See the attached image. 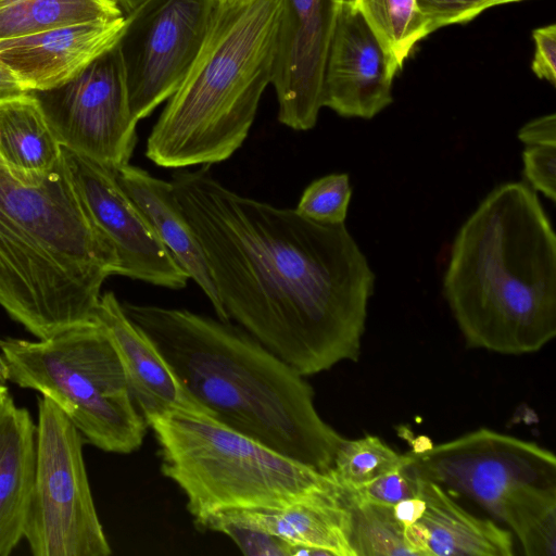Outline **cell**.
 <instances>
[{
    "instance_id": "cell-1",
    "label": "cell",
    "mask_w": 556,
    "mask_h": 556,
    "mask_svg": "<svg viewBox=\"0 0 556 556\" xmlns=\"http://www.w3.org/2000/svg\"><path fill=\"white\" fill-rule=\"evenodd\" d=\"M172 178L229 319L302 376L358 359L375 274L344 223L238 194L206 167Z\"/></svg>"
},
{
    "instance_id": "cell-2",
    "label": "cell",
    "mask_w": 556,
    "mask_h": 556,
    "mask_svg": "<svg viewBox=\"0 0 556 556\" xmlns=\"http://www.w3.org/2000/svg\"><path fill=\"white\" fill-rule=\"evenodd\" d=\"M188 395L216 421L329 472L345 441L323 420L293 367L230 321L188 309L122 304Z\"/></svg>"
},
{
    "instance_id": "cell-3",
    "label": "cell",
    "mask_w": 556,
    "mask_h": 556,
    "mask_svg": "<svg viewBox=\"0 0 556 556\" xmlns=\"http://www.w3.org/2000/svg\"><path fill=\"white\" fill-rule=\"evenodd\" d=\"M443 295L469 348L520 355L556 336V236L525 181L492 189L457 231Z\"/></svg>"
},
{
    "instance_id": "cell-4",
    "label": "cell",
    "mask_w": 556,
    "mask_h": 556,
    "mask_svg": "<svg viewBox=\"0 0 556 556\" xmlns=\"http://www.w3.org/2000/svg\"><path fill=\"white\" fill-rule=\"evenodd\" d=\"M116 251L94 223L62 150L37 180L0 159V305L39 340L93 319Z\"/></svg>"
},
{
    "instance_id": "cell-5",
    "label": "cell",
    "mask_w": 556,
    "mask_h": 556,
    "mask_svg": "<svg viewBox=\"0 0 556 556\" xmlns=\"http://www.w3.org/2000/svg\"><path fill=\"white\" fill-rule=\"evenodd\" d=\"M282 8L283 0L214 3L199 53L148 137L150 161L207 166L242 146L271 84Z\"/></svg>"
},
{
    "instance_id": "cell-6",
    "label": "cell",
    "mask_w": 556,
    "mask_h": 556,
    "mask_svg": "<svg viewBox=\"0 0 556 556\" xmlns=\"http://www.w3.org/2000/svg\"><path fill=\"white\" fill-rule=\"evenodd\" d=\"M160 448L161 470L187 497L199 527L230 509L279 508L308 494L341 490L318 471L216 421L173 410L147 421Z\"/></svg>"
},
{
    "instance_id": "cell-7",
    "label": "cell",
    "mask_w": 556,
    "mask_h": 556,
    "mask_svg": "<svg viewBox=\"0 0 556 556\" xmlns=\"http://www.w3.org/2000/svg\"><path fill=\"white\" fill-rule=\"evenodd\" d=\"M8 381L52 400L104 452L138 450L148 425L138 412L118 350L94 318L48 339L0 340Z\"/></svg>"
},
{
    "instance_id": "cell-8",
    "label": "cell",
    "mask_w": 556,
    "mask_h": 556,
    "mask_svg": "<svg viewBox=\"0 0 556 556\" xmlns=\"http://www.w3.org/2000/svg\"><path fill=\"white\" fill-rule=\"evenodd\" d=\"M35 556H108L83 456V435L49 397L38 400L36 475L24 530Z\"/></svg>"
},
{
    "instance_id": "cell-9",
    "label": "cell",
    "mask_w": 556,
    "mask_h": 556,
    "mask_svg": "<svg viewBox=\"0 0 556 556\" xmlns=\"http://www.w3.org/2000/svg\"><path fill=\"white\" fill-rule=\"evenodd\" d=\"M118 42L65 85L33 92L63 148L111 168L128 164L137 143Z\"/></svg>"
},
{
    "instance_id": "cell-10",
    "label": "cell",
    "mask_w": 556,
    "mask_h": 556,
    "mask_svg": "<svg viewBox=\"0 0 556 556\" xmlns=\"http://www.w3.org/2000/svg\"><path fill=\"white\" fill-rule=\"evenodd\" d=\"M404 456L415 475L465 495L497 519L511 490L556 485V458L551 451L486 428Z\"/></svg>"
},
{
    "instance_id": "cell-11",
    "label": "cell",
    "mask_w": 556,
    "mask_h": 556,
    "mask_svg": "<svg viewBox=\"0 0 556 556\" xmlns=\"http://www.w3.org/2000/svg\"><path fill=\"white\" fill-rule=\"evenodd\" d=\"M212 0H148L126 15L119 40L130 112L148 117L176 91L205 37Z\"/></svg>"
},
{
    "instance_id": "cell-12",
    "label": "cell",
    "mask_w": 556,
    "mask_h": 556,
    "mask_svg": "<svg viewBox=\"0 0 556 556\" xmlns=\"http://www.w3.org/2000/svg\"><path fill=\"white\" fill-rule=\"evenodd\" d=\"M62 150L90 215L116 251L117 275L174 290L185 288L189 276L122 189L114 168Z\"/></svg>"
},
{
    "instance_id": "cell-13",
    "label": "cell",
    "mask_w": 556,
    "mask_h": 556,
    "mask_svg": "<svg viewBox=\"0 0 556 556\" xmlns=\"http://www.w3.org/2000/svg\"><path fill=\"white\" fill-rule=\"evenodd\" d=\"M346 0H283L271 85L278 121L294 130L312 129L323 108L326 61Z\"/></svg>"
},
{
    "instance_id": "cell-14",
    "label": "cell",
    "mask_w": 556,
    "mask_h": 556,
    "mask_svg": "<svg viewBox=\"0 0 556 556\" xmlns=\"http://www.w3.org/2000/svg\"><path fill=\"white\" fill-rule=\"evenodd\" d=\"M397 71L364 17L346 0L326 61L323 108L343 117L372 118L393 102Z\"/></svg>"
},
{
    "instance_id": "cell-15",
    "label": "cell",
    "mask_w": 556,
    "mask_h": 556,
    "mask_svg": "<svg viewBox=\"0 0 556 556\" xmlns=\"http://www.w3.org/2000/svg\"><path fill=\"white\" fill-rule=\"evenodd\" d=\"M127 26L126 15L0 39V61L26 92L56 89L113 48Z\"/></svg>"
},
{
    "instance_id": "cell-16",
    "label": "cell",
    "mask_w": 556,
    "mask_h": 556,
    "mask_svg": "<svg viewBox=\"0 0 556 556\" xmlns=\"http://www.w3.org/2000/svg\"><path fill=\"white\" fill-rule=\"evenodd\" d=\"M231 522L273 534L291 545L317 548L328 556H355L352 513L342 490L308 494L279 508L230 509L207 517L199 527Z\"/></svg>"
},
{
    "instance_id": "cell-17",
    "label": "cell",
    "mask_w": 556,
    "mask_h": 556,
    "mask_svg": "<svg viewBox=\"0 0 556 556\" xmlns=\"http://www.w3.org/2000/svg\"><path fill=\"white\" fill-rule=\"evenodd\" d=\"M93 318L115 342L134 403L146 422L177 409L205 414L180 386L150 339L128 318L113 292L101 294Z\"/></svg>"
},
{
    "instance_id": "cell-18",
    "label": "cell",
    "mask_w": 556,
    "mask_h": 556,
    "mask_svg": "<svg viewBox=\"0 0 556 556\" xmlns=\"http://www.w3.org/2000/svg\"><path fill=\"white\" fill-rule=\"evenodd\" d=\"M116 180L141 211L157 238L211 301L223 321H230L219 300L201 244L187 220L172 181L150 175L129 163L114 168Z\"/></svg>"
},
{
    "instance_id": "cell-19",
    "label": "cell",
    "mask_w": 556,
    "mask_h": 556,
    "mask_svg": "<svg viewBox=\"0 0 556 556\" xmlns=\"http://www.w3.org/2000/svg\"><path fill=\"white\" fill-rule=\"evenodd\" d=\"M37 426L11 394L0 396V556L24 538L36 475Z\"/></svg>"
},
{
    "instance_id": "cell-20",
    "label": "cell",
    "mask_w": 556,
    "mask_h": 556,
    "mask_svg": "<svg viewBox=\"0 0 556 556\" xmlns=\"http://www.w3.org/2000/svg\"><path fill=\"white\" fill-rule=\"evenodd\" d=\"M418 496L426 503L419 521L429 532L430 556H511L514 554L509 531L491 520L470 514L457 504L444 488L418 477Z\"/></svg>"
},
{
    "instance_id": "cell-21",
    "label": "cell",
    "mask_w": 556,
    "mask_h": 556,
    "mask_svg": "<svg viewBox=\"0 0 556 556\" xmlns=\"http://www.w3.org/2000/svg\"><path fill=\"white\" fill-rule=\"evenodd\" d=\"M62 157V146L33 92L0 101V159L18 177L37 180Z\"/></svg>"
},
{
    "instance_id": "cell-22",
    "label": "cell",
    "mask_w": 556,
    "mask_h": 556,
    "mask_svg": "<svg viewBox=\"0 0 556 556\" xmlns=\"http://www.w3.org/2000/svg\"><path fill=\"white\" fill-rule=\"evenodd\" d=\"M124 15L115 0H0V39Z\"/></svg>"
},
{
    "instance_id": "cell-23",
    "label": "cell",
    "mask_w": 556,
    "mask_h": 556,
    "mask_svg": "<svg viewBox=\"0 0 556 556\" xmlns=\"http://www.w3.org/2000/svg\"><path fill=\"white\" fill-rule=\"evenodd\" d=\"M500 520L510 527L527 556L556 555V485L511 490L503 498Z\"/></svg>"
},
{
    "instance_id": "cell-24",
    "label": "cell",
    "mask_w": 556,
    "mask_h": 556,
    "mask_svg": "<svg viewBox=\"0 0 556 556\" xmlns=\"http://www.w3.org/2000/svg\"><path fill=\"white\" fill-rule=\"evenodd\" d=\"M399 70L430 35L416 0H350Z\"/></svg>"
},
{
    "instance_id": "cell-25",
    "label": "cell",
    "mask_w": 556,
    "mask_h": 556,
    "mask_svg": "<svg viewBox=\"0 0 556 556\" xmlns=\"http://www.w3.org/2000/svg\"><path fill=\"white\" fill-rule=\"evenodd\" d=\"M405 464L399 454L376 435L348 440L338 450L329 473L342 491L364 485Z\"/></svg>"
},
{
    "instance_id": "cell-26",
    "label": "cell",
    "mask_w": 556,
    "mask_h": 556,
    "mask_svg": "<svg viewBox=\"0 0 556 556\" xmlns=\"http://www.w3.org/2000/svg\"><path fill=\"white\" fill-rule=\"evenodd\" d=\"M352 513V548L355 556H413L392 506L346 503Z\"/></svg>"
},
{
    "instance_id": "cell-27",
    "label": "cell",
    "mask_w": 556,
    "mask_h": 556,
    "mask_svg": "<svg viewBox=\"0 0 556 556\" xmlns=\"http://www.w3.org/2000/svg\"><path fill=\"white\" fill-rule=\"evenodd\" d=\"M352 188L345 173L330 174L309 184L303 191L296 211L314 222L327 225L345 220Z\"/></svg>"
},
{
    "instance_id": "cell-28",
    "label": "cell",
    "mask_w": 556,
    "mask_h": 556,
    "mask_svg": "<svg viewBox=\"0 0 556 556\" xmlns=\"http://www.w3.org/2000/svg\"><path fill=\"white\" fill-rule=\"evenodd\" d=\"M405 457V456H404ZM346 503L393 506L418 496V477L405 464L355 489L342 491Z\"/></svg>"
},
{
    "instance_id": "cell-29",
    "label": "cell",
    "mask_w": 556,
    "mask_h": 556,
    "mask_svg": "<svg viewBox=\"0 0 556 556\" xmlns=\"http://www.w3.org/2000/svg\"><path fill=\"white\" fill-rule=\"evenodd\" d=\"M429 33L453 24L467 23L484 10L492 8L493 0H416Z\"/></svg>"
},
{
    "instance_id": "cell-30",
    "label": "cell",
    "mask_w": 556,
    "mask_h": 556,
    "mask_svg": "<svg viewBox=\"0 0 556 556\" xmlns=\"http://www.w3.org/2000/svg\"><path fill=\"white\" fill-rule=\"evenodd\" d=\"M523 177L534 190L555 202L556 198V146L526 144L522 152Z\"/></svg>"
},
{
    "instance_id": "cell-31",
    "label": "cell",
    "mask_w": 556,
    "mask_h": 556,
    "mask_svg": "<svg viewBox=\"0 0 556 556\" xmlns=\"http://www.w3.org/2000/svg\"><path fill=\"white\" fill-rule=\"evenodd\" d=\"M207 530L229 536L249 556H289V544L267 532L231 522H216Z\"/></svg>"
},
{
    "instance_id": "cell-32",
    "label": "cell",
    "mask_w": 556,
    "mask_h": 556,
    "mask_svg": "<svg viewBox=\"0 0 556 556\" xmlns=\"http://www.w3.org/2000/svg\"><path fill=\"white\" fill-rule=\"evenodd\" d=\"M534 54L531 70L539 79L556 85V25H545L532 31Z\"/></svg>"
},
{
    "instance_id": "cell-33",
    "label": "cell",
    "mask_w": 556,
    "mask_h": 556,
    "mask_svg": "<svg viewBox=\"0 0 556 556\" xmlns=\"http://www.w3.org/2000/svg\"><path fill=\"white\" fill-rule=\"evenodd\" d=\"M517 137L525 144L556 146L555 113L542 115L529 121L518 130Z\"/></svg>"
},
{
    "instance_id": "cell-34",
    "label": "cell",
    "mask_w": 556,
    "mask_h": 556,
    "mask_svg": "<svg viewBox=\"0 0 556 556\" xmlns=\"http://www.w3.org/2000/svg\"><path fill=\"white\" fill-rule=\"evenodd\" d=\"M404 542L413 556H430L428 549L429 532L419 520L405 526L403 529Z\"/></svg>"
},
{
    "instance_id": "cell-35",
    "label": "cell",
    "mask_w": 556,
    "mask_h": 556,
    "mask_svg": "<svg viewBox=\"0 0 556 556\" xmlns=\"http://www.w3.org/2000/svg\"><path fill=\"white\" fill-rule=\"evenodd\" d=\"M426 503L420 496L402 500L392 506L393 514L403 527L418 521L425 511Z\"/></svg>"
},
{
    "instance_id": "cell-36",
    "label": "cell",
    "mask_w": 556,
    "mask_h": 556,
    "mask_svg": "<svg viewBox=\"0 0 556 556\" xmlns=\"http://www.w3.org/2000/svg\"><path fill=\"white\" fill-rule=\"evenodd\" d=\"M26 93L15 75L0 61V101Z\"/></svg>"
},
{
    "instance_id": "cell-37",
    "label": "cell",
    "mask_w": 556,
    "mask_h": 556,
    "mask_svg": "<svg viewBox=\"0 0 556 556\" xmlns=\"http://www.w3.org/2000/svg\"><path fill=\"white\" fill-rule=\"evenodd\" d=\"M125 15L131 14L148 0H115Z\"/></svg>"
},
{
    "instance_id": "cell-38",
    "label": "cell",
    "mask_w": 556,
    "mask_h": 556,
    "mask_svg": "<svg viewBox=\"0 0 556 556\" xmlns=\"http://www.w3.org/2000/svg\"><path fill=\"white\" fill-rule=\"evenodd\" d=\"M8 382V370L2 355L0 354V383L5 384Z\"/></svg>"
},
{
    "instance_id": "cell-39",
    "label": "cell",
    "mask_w": 556,
    "mask_h": 556,
    "mask_svg": "<svg viewBox=\"0 0 556 556\" xmlns=\"http://www.w3.org/2000/svg\"><path fill=\"white\" fill-rule=\"evenodd\" d=\"M522 0H493L492 8L501 4L511 3V2H518Z\"/></svg>"
},
{
    "instance_id": "cell-40",
    "label": "cell",
    "mask_w": 556,
    "mask_h": 556,
    "mask_svg": "<svg viewBox=\"0 0 556 556\" xmlns=\"http://www.w3.org/2000/svg\"><path fill=\"white\" fill-rule=\"evenodd\" d=\"M5 392H8L7 386L0 383V396H2Z\"/></svg>"
},
{
    "instance_id": "cell-41",
    "label": "cell",
    "mask_w": 556,
    "mask_h": 556,
    "mask_svg": "<svg viewBox=\"0 0 556 556\" xmlns=\"http://www.w3.org/2000/svg\"><path fill=\"white\" fill-rule=\"evenodd\" d=\"M213 2H224V1H228V0H212Z\"/></svg>"
}]
</instances>
